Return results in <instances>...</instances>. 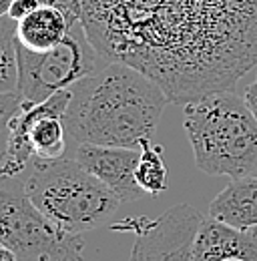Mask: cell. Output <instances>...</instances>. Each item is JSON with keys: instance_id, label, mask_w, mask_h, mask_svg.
I'll list each match as a JSON object with an SVG mask.
<instances>
[{"instance_id": "ac0fdd59", "label": "cell", "mask_w": 257, "mask_h": 261, "mask_svg": "<svg viewBox=\"0 0 257 261\" xmlns=\"http://www.w3.org/2000/svg\"><path fill=\"white\" fill-rule=\"evenodd\" d=\"M0 261H16V257L10 253V249H6L2 241H0Z\"/></svg>"}, {"instance_id": "30bf717a", "label": "cell", "mask_w": 257, "mask_h": 261, "mask_svg": "<svg viewBox=\"0 0 257 261\" xmlns=\"http://www.w3.org/2000/svg\"><path fill=\"white\" fill-rule=\"evenodd\" d=\"M193 261H257V227L239 229L203 217L193 243Z\"/></svg>"}, {"instance_id": "5bb4252c", "label": "cell", "mask_w": 257, "mask_h": 261, "mask_svg": "<svg viewBox=\"0 0 257 261\" xmlns=\"http://www.w3.org/2000/svg\"><path fill=\"white\" fill-rule=\"evenodd\" d=\"M18 87L16 63V20L0 18V95L14 93Z\"/></svg>"}, {"instance_id": "9a60e30c", "label": "cell", "mask_w": 257, "mask_h": 261, "mask_svg": "<svg viewBox=\"0 0 257 261\" xmlns=\"http://www.w3.org/2000/svg\"><path fill=\"white\" fill-rule=\"evenodd\" d=\"M22 105V97L18 91L14 93H6L0 95V171L6 161V153H8V141H10V123L14 119V115L18 113Z\"/></svg>"}, {"instance_id": "4fadbf2b", "label": "cell", "mask_w": 257, "mask_h": 261, "mask_svg": "<svg viewBox=\"0 0 257 261\" xmlns=\"http://www.w3.org/2000/svg\"><path fill=\"white\" fill-rule=\"evenodd\" d=\"M141 159L137 165L135 177L137 183L141 185V189L147 195H161L163 191H167L169 187V175H167V167L163 161V147L153 145L151 139H145L141 145Z\"/></svg>"}, {"instance_id": "7a4b0ae2", "label": "cell", "mask_w": 257, "mask_h": 261, "mask_svg": "<svg viewBox=\"0 0 257 261\" xmlns=\"http://www.w3.org/2000/svg\"><path fill=\"white\" fill-rule=\"evenodd\" d=\"M167 102L163 89L147 74L109 61L70 87L66 135L74 143L139 149L155 135Z\"/></svg>"}, {"instance_id": "8992f818", "label": "cell", "mask_w": 257, "mask_h": 261, "mask_svg": "<svg viewBox=\"0 0 257 261\" xmlns=\"http://www.w3.org/2000/svg\"><path fill=\"white\" fill-rule=\"evenodd\" d=\"M16 91L29 102H42L59 91L70 89L105 65L83 20H74L63 40L44 53H34L16 42Z\"/></svg>"}, {"instance_id": "52a82bcc", "label": "cell", "mask_w": 257, "mask_h": 261, "mask_svg": "<svg viewBox=\"0 0 257 261\" xmlns=\"http://www.w3.org/2000/svg\"><path fill=\"white\" fill-rule=\"evenodd\" d=\"M70 100V89L55 93L42 102L22 100L10 123V141L0 181L24 179L34 157L57 159L68 149L64 111Z\"/></svg>"}, {"instance_id": "e0dca14e", "label": "cell", "mask_w": 257, "mask_h": 261, "mask_svg": "<svg viewBox=\"0 0 257 261\" xmlns=\"http://www.w3.org/2000/svg\"><path fill=\"white\" fill-rule=\"evenodd\" d=\"M243 98H245V102H247V107L251 109V113H253V117L257 119V79L245 89V95H243Z\"/></svg>"}, {"instance_id": "5b68a950", "label": "cell", "mask_w": 257, "mask_h": 261, "mask_svg": "<svg viewBox=\"0 0 257 261\" xmlns=\"http://www.w3.org/2000/svg\"><path fill=\"white\" fill-rule=\"evenodd\" d=\"M0 241L16 261H83L85 239L55 225L27 195L22 179L0 181Z\"/></svg>"}, {"instance_id": "d6986e66", "label": "cell", "mask_w": 257, "mask_h": 261, "mask_svg": "<svg viewBox=\"0 0 257 261\" xmlns=\"http://www.w3.org/2000/svg\"><path fill=\"white\" fill-rule=\"evenodd\" d=\"M12 2H14V0H0V18L8 16V10H10Z\"/></svg>"}, {"instance_id": "3957f363", "label": "cell", "mask_w": 257, "mask_h": 261, "mask_svg": "<svg viewBox=\"0 0 257 261\" xmlns=\"http://www.w3.org/2000/svg\"><path fill=\"white\" fill-rule=\"evenodd\" d=\"M195 165L213 177L257 175V119L245 98L219 91L183 105Z\"/></svg>"}, {"instance_id": "9c48e42d", "label": "cell", "mask_w": 257, "mask_h": 261, "mask_svg": "<svg viewBox=\"0 0 257 261\" xmlns=\"http://www.w3.org/2000/svg\"><path fill=\"white\" fill-rule=\"evenodd\" d=\"M70 157L79 161L89 173H93L100 183H105L119 197L121 203L139 201L143 195H147L135 177L137 165L141 159V149L76 143Z\"/></svg>"}, {"instance_id": "277c9868", "label": "cell", "mask_w": 257, "mask_h": 261, "mask_svg": "<svg viewBox=\"0 0 257 261\" xmlns=\"http://www.w3.org/2000/svg\"><path fill=\"white\" fill-rule=\"evenodd\" d=\"M31 201L61 229L83 235L102 227L121 201L72 157H34L22 179Z\"/></svg>"}, {"instance_id": "8fae6325", "label": "cell", "mask_w": 257, "mask_h": 261, "mask_svg": "<svg viewBox=\"0 0 257 261\" xmlns=\"http://www.w3.org/2000/svg\"><path fill=\"white\" fill-rule=\"evenodd\" d=\"M209 215L233 227H257V175L231 179V183L211 201Z\"/></svg>"}, {"instance_id": "ffe728a7", "label": "cell", "mask_w": 257, "mask_h": 261, "mask_svg": "<svg viewBox=\"0 0 257 261\" xmlns=\"http://www.w3.org/2000/svg\"><path fill=\"white\" fill-rule=\"evenodd\" d=\"M40 2H42V4H53L55 0H40Z\"/></svg>"}, {"instance_id": "ba28073f", "label": "cell", "mask_w": 257, "mask_h": 261, "mask_svg": "<svg viewBox=\"0 0 257 261\" xmlns=\"http://www.w3.org/2000/svg\"><path fill=\"white\" fill-rule=\"evenodd\" d=\"M203 215L189 203H179L159 217H128L113 231L133 233L128 261H193V243Z\"/></svg>"}, {"instance_id": "2e32d148", "label": "cell", "mask_w": 257, "mask_h": 261, "mask_svg": "<svg viewBox=\"0 0 257 261\" xmlns=\"http://www.w3.org/2000/svg\"><path fill=\"white\" fill-rule=\"evenodd\" d=\"M40 4H42L40 0H14L12 6H10V10H8V16L18 22V20L27 18L31 12H34Z\"/></svg>"}, {"instance_id": "7c38bea8", "label": "cell", "mask_w": 257, "mask_h": 261, "mask_svg": "<svg viewBox=\"0 0 257 261\" xmlns=\"http://www.w3.org/2000/svg\"><path fill=\"white\" fill-rule=\"evenodd\" d=\"M70 24V18L57 4H40L27 18L16 22V42L29 50L44 53L63 40Z\"/></svg>"}, {"instance_id": "6da1fadb", "label": "cell", "mask_w": 257, "mask_h": 261, "mask_svg": "<svg viewBox=\"0 0 257 261\" xmlns=\"http://www.w3.org/2000/svg\"><path fill=\"white\" fill-rule=\"evenodd\" d=\"M105 63L155 81L169 102L233 91L257 66V0H81Z\"/></svg>"}]
</instances>
